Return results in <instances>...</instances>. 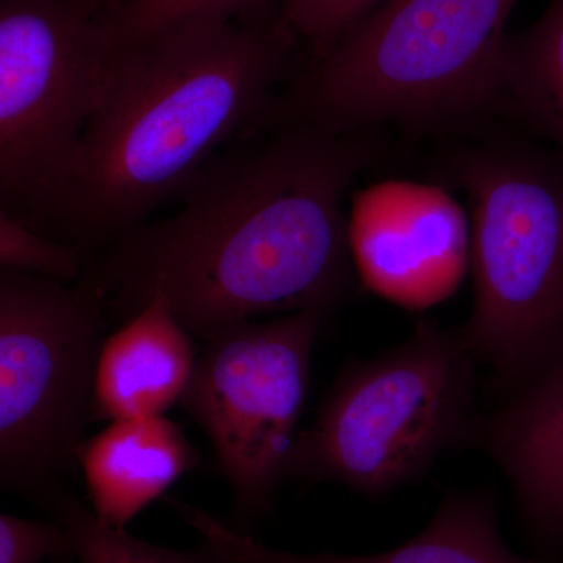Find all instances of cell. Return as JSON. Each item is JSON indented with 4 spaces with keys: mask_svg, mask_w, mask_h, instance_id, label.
<instances>
[{
    "mask_svg": "<svg viewBox=\"0 0 563 563\" xmlns=\"http://www.w3.org/2000/svg\"><path fill=\"white\" fill-rule=\"evenodd\" d=\"M358 136L282 120L211 158L176 213L122 233L85 279L103 313L128 321L162 296L206 342L263 314L328 313L351 282L343 203L369 161Z\"/></svg>",
    "mask_w": 563,
    "mask_h": 563,
    "instance_id": "cell-1",
    "label": "cell"
},
{
    "mask_svg": "<svg viewBox=\"0 0 563 563\" xmlns=\"http://www.w3.org/2000/svg\"><path fill=\"white\" fill-rule=\"evenodd\" d=\"M296 41L277 16L113 43L65 228L80 242H114L180 195L225 141L273 113Z\"/></svg>",
    "mask_w": 563,
    "mask_h": 563,
    "instance_id": "cell-2",
    "label": "cell"
},
{
    "mask_svg": "<svg viewBox=\"0 0 563 563\" xmlns=\"http://www.w3.org/2000/svg\"><path fill=\"white\" fill-rule=\"evenodd\" d=\"M520 0H387L292 88L282 120L361 132L450 124L501 99L507 21Z\"/></svg>",
    "mask_w": 563,
    "mask_h": 563,
    "instance_id": "cell-3",
    "label": "cell"
},
{
    "mask_svg": "<svg viewBox=\"0 0 563 563\" xmlns=\"http://www.w3.org/2000/svg\"><path fill=\"white\" fill-rule=\"evenodd\" d=\"M450 174L473 214L474 302L459 332L512 395L563 363V152L483 144Z\"/></svg>",
    "mask_w": 563,
    "mask_h": 563,
    "instance_id": "cell-4",
    "label": "cell"
},
{
    "mask_svg": "<svg viewBox=\"0 0 563 563\" xmlns=\"http://www.w3.org/2000/svg\"><path fill=\"white\" fill-rule=\"evenodd\" d=\"M474 363L459 329L420 321L398 346L344 366L299 432L287 477L366 496L417 479L473 418Z\"/></svg>",
    "mask_w": 563,
    "mask_h": 563,
    "instance_id": "cell-5",
    "label": "cell"
},
{
    "mask_svg": "<svg viewBox=\"0 0 563 563\" xmlns=\"http://www.w3.org/2000/svg\"><path fill=\"white\" fill-rule=\"evenodd\" d=\"M111 47L81 0H2L0 210L35 229L66 224Z\"/></svg>",
    "mask_w": 563,
    "mask_h": 563,
    "instance_id": "cell-6",
    "label": "cell"
},
{
    "mask_svg": "<svg viewBox=\"0 0 563 563\" xmlns=\"http://www.w3.org/2000/svg\"><path fill=\"white\" fill-rule=\"evenodd\" d=\"M0 274V481L51 498L92 421L103 309L87 280Z\"/></svg>",
    "mask_w": 563,
    "mask_h": 563,
    "instance_id": "cell-7",
    "label": "cell"
},
{
    "mask_svg": "<svg viewBox=\"0 0 563 563\" xmlns=\"http://www.w3.org/2000/svg\"><path fill=\"white\" fill-rule=\"evenodd\" d=\"M321 312L244 321L207 340L181 399L209 437L240 512H265L287 477Z\"/></svg>",
    "mask_w": 563,
    "mask_h": 563,
    "instance_id": "cell-8",
    "label": "cell"
},
{
    "mask_svg": "<svg viewBox=\"0 0 563 563\" xmlns=\"http://www.w3.org/2000/svg\"><path fill=\"white\" fill-rule=\"evenodd\" d=\"M506 474L526 523L543 543L563 542V363L473 417L461 442Z\"/></svg>",
    "mask_w": 563,
    "mask_h": 563,
    "instance_id": "cell-9",
    "label": "cell"
},
{
    "mask_svg": "<svg viewBox=\"0 0 563 563\" xmlns=\"http://www.w3.org/2000/svg\"><path fill=\"white\" fill-rule=\"evenodd\" d=\"M172 506L202 537L209 563H547L507 547L496 523L495 499L484 492L453 493L409 542L368 555L276 550L190 504L173 499Z\"/></svg>",
    "mask_w": 563,
    "mask_h": 563,
    "instance_id": "cell-10",
    "label": "cell"
},
{
    "mask_svg": "<svg viewBox=\"0 0 563 563\" xmlns=\"http://www.w3.org/2000/svg\"><path fill=\"white\" fill-rule=\"evenodd\" d=\"M191 339L162 296L144 303L102 343L92 421L163 417L181 402L198 362Z\"/></svg>",
    "mask_w": 563,
    "mask_h": 563,
    "instance_id": "cell-11",
    "label": "cell"
},
{
    "mask_svg": "<svg viewBox=\"0 0 563 563\" xmlns=\"http://www.w3.org/2000/svg\"><path fill=\"white\" fill-rule=\"evenodd\" d=\"M92 512L124 529L184 474L199 455L184 429L165 417L113 421L76 448Z\"/></svg>",
    "mask_w": 563,
    "mask_h": 563,
    "instance_id": "cell-12",
    "label": "cell"
},
{
    "mask_svg": "<svg viewBox=\"0 0 563 563\" xmlns=\"http://www.w3.org/2000/svg\"><path fill=\"white\" fill-rule=\"evenodd\" d=\"M503 96L563 152V0H550L531 27L507 38Z\"/></svg>",
    "mask_w": 563,
    "mask_h": 563,
    "instance_id": "cell-13",
    "label": "cell"
},
{
    "mask_svg": "<svg viewBox=\"0 0 563 563\" xmlns=\"http://www.w3.org/2000/svg\"><path fill=\"white\" fill-rule=\"evenodd\" d=\"M269 3L272 0H122L101 18L113 43H129L190 22L265 20Z\"/></svg>",
    "mask_w": 563,
    "mask_h": 563,
    "instance_id": "cell-14",
    "label": "cell"
},
{
    "mask_svg": "<svg viewBox=\"0 0 563 563\" xmlns=\"http://www.w3.org/2000/svg\"><path fill=\"white\" fill-rule=\"evenodd\" d=\"M58 523L69 533L81 563H209L201 547L176 551L136 539L125 529L103 523L98 515L70 496L49 499Z\"/></svg>",
    "mask_w": 563,
    "mask_h": 563,
    "instance_id": "cell-15",
    "label": "cell"
},
{
    "mask_svg": "<svg viewBox=\"0 0 563 563\" xmlns=\"http://www.w3.org/2000/svg\"><path fill=\"white\" fill-rule=\"evenodd\" d=\"M0 265L9 272L62 282L77 280L84 273L77 247L43 235L5 210H0Z\"/></svg>",
    "mask_w": 563,
    "mask_h": 563,
    "instance_id": "cell-16",
    "label": "cell"
},
{
    "mask_svg": "<svg viewBox=\"0 0 563 563\" xmlns=\"http://www.w3.org/2000/svg\"><path fill=\"white\" fill-rule=\"evenodd\" d=\"M387 0H282L279 18L317 58Z\"/></svg>",
    "mask_w": 563,
    "mask_h": 563,
    "instance_id": "cell-17",
    "label": "cell"
},
{
    "mask_svg": "<svg viewBox=\"0 0 563 563\" xmlns=\"http://www.w3.org/2000/svg\"><path fill=\"white\" fill-rule=\"evenodd\" d=\"M74 544L57 520H25L3 514L0 517V563H40L47 558H70Z\"/></svg>",
    "mask_w": 563,
    "mask_h": 563,
    "instance_id": "cell-18",
    "label": "cell"
},
{
    "mask_svg": "<svg viewBox=\"0 0 563 563\" xmlns=\"http://www.w3.org/2000/svg\"><path fill=\"white\" fill-rule=\"evenodd\" d=\"M85 5L90 7L95 13H102V11L109 10L110 7L117 5L122 0H81Z\"/></svg>",
    "mask_w": 563,
    "mask_h": 563,
    "instance_id": "cell-19",
    "label": "cell"
}]
</instances>
